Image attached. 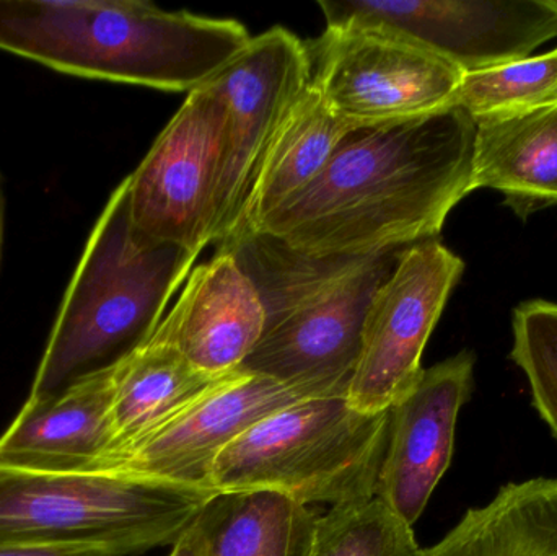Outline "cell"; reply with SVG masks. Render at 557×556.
Returning a JSON list of instances; mask_svg holds the SVG:
<instances>
[{"label":"cell","instance_id":"obj_1","mask_svg":"<svg viewBox=\"0 0 557 556\" xmlns=\"http://www.w3.org/2000/svg\"><path fill=\"white\" fill-rule=\"evenodd\" d=\"M474 133L458 107L350 131L323 173L250 232L317 257L431 240L473 193Z\"/></svg>","mask_w":557,"mask_h":556},{"label":"cell","instance_id":"obj_2","mask_svg":"<svg viewBox=\"0 0 557 556\" xmlns=\"http://www.w3.org/2000/svg\"><path fill=\"white\" fill-rule=\"evenodd\" d=\"M250 41L237 20L140 0H0V51L91 81L189 95Z\"/></svg>","mask_w":557,"mask_h":556},{"label":"cell","instance_id":"obj_3","mask_svg":"<svg viewBox=\"0 0 557 556\" xmlns=\"http://www.w3.org/2000/svg\"><path fill=\"white\" fill-rule=\"evenodd\" d=\"M219 248L231 251L253 281L267 319L240 371L347 395L367 310L405 248L317 257L263 232L232 235Z\"/></svg>","mask_w":557,"mask_h":556},{"label":"cell","instance_id":"obj_4","mask_svg":"<svg viewBox=\"0 0 557 556\" xmlns=\"http://www.w3.org/2000/svg\"><path fill=\"white\" fill-rule=\"evenodd\" d=\"M198 257L134 228L124 178L69 281L28 398L55 397L143 348Z\"/></svg>","mask_w":557,"mask_h":556},{"label":"cell","instance_id":"obj_5","mask_svg":"<svg viewBox=\"0 0 557 556\" xmlns=\"http://www.w3.org/2000/svg\"><path fill=\"white\" fill-rule=\"evenodd\" d=\"M389 411L356 410L347 395L307 398L242 434L215 459V493L273 492L300 505L376 495Z\"/></svg>","mask_w":557,"mask_h":556},{"label":"cell","instance_id":"obj_6","mask_svg":"<svg viewBox=\"0 0 557 556\" xmlns=\"http://www.w3.org/2000/svg\"><path fill=\"white\" fill-rule=\"evenodd\" d=\"M215 495L114 473L0 466V544H91L140 555L175 545Z\"/></svg>","mask_w":557,"mask_h":556},{"label":"cell","instance_id":"obj_7","mask_svg":"<svg viewBox=\"0 0 557 556\" xmlns=\"http://www.w3.org/2000/svg\"><path fill=\"white\" fill-rule=\"evenodd\" d=\"M311 82L350 129L414 120L451 107L463 72L380 25L326 26L307 42Z\"/></svg>","mask_w":557,"mask_h":556},{"label":"cell","instance_id":"obj_8","mask_svg":"<svg viewBox=\"0 0 557 556\" xmlns=\"http://www.w3.org/2000/svg\"><path fill=\"white\" fill-rule=\"evenodd\" d=\"M225 147L227 104L209 81L188 95L127 176L134 228L196 255L214 244Z\"/></svg>","mask_w":557,"mask_h":556},{"label":"cell","instance_id":"obj_9","mask_svg":"<svg viewBox=\"0 0 557 556\" xmlns=\"http://www.w3.org/2000/svg\"><path fill=\"white\" fill-rule=\"evenodd\" d=\"M465 263L437 238L406 247L367 310L362 349L347 400L356 410L389 411L421 379L425 345Z\"/></svg>","mask_w":557,"mask_h":556},{"label":"cell","instance_id":"obj_10","mask_svg":"<svg viewBox=\"0 0 557 556\" xmlns=\"http://www.w3.org/2000/svg\"><path fill=\"white\" fill-rule=\"evenodd\" d=\"M324 395L331 394L238 369L169 420L101 457L88 473H114L212 492V467L225 447L282 408Z\"/></svg>","mask_w":557,"mask_h":556},{"label":"cell","instance_id":"obj_11","mask_svg":"<svg viewBox=\"0 0 557 556\" xmlns=\"http://www.w3.org/2000/svg\"><path fill=\"white\" fill-rule=\"evenodd\" d=\"M326 26H385L463 74L529 58L557 36V0H320Z\"/></svg>","mask_w":557,"mask_h":556},{"label":"cell","instance_id":"obj_12","mask_svg":"<svg viewBox=\"0 0 557 556\" xmlns=\"http://www.w3.org/2000/svg\"><path fill=\"white\" fill-rule=\"evenodd\" d=\"M212 81L227 104V147L214 235V244H222L237 228L268 147L310 84L307 42L281 26L271 28L251 38Z\"/></svg>","mask_w":557,"mask_h":556},{"label":"cell","instance_id":"obj_13","mask_svg":"<svg viewBox=\"0 0 557 556\" xmlns=\"http://www.w3.org/2000/svg\"><path fill=\"white\" fill-rule=\"evenodd\" d=\"M474 362L465 349L424 369L418 384L389 408L376 496L411 528L450 467L458 415L473 392Z\"/></svg>","mask_w":557,"mask_h":556},{"label":"cell","instance_id":"obj_14","mask_svg":"<svg viewBox=\"0 0 557 556\" xmlns=\"http://www.w3.org/2000/svg\"><path fill=\"white\" fill-rule=\"evenodd\" d=\"M260 293L237 258L218 255L195 268L172 312L149 342L169 346L212 378L238 371L264 332Z\"/></svg>","mask_w":557,"mask_h":556},{"label":"cell","instance_id":"obj_15","mask_svg":"<svg viewBox=\"0 0 557 556\" xmlns=\"http://www.w3.org/2000/svg\"><path fill=\"white\" fill-rule=\"evenodd\" d=\"M117 366L55 397L28 398L0 436V466L39 473H88L110 449Z\"/></svg>","mask_w":557,"mask_h":556},{"label":"cell","instance_id":"obj_16","mask_svg":"<svg viewBox=\"0 0 557 556\" xmlns=\"http://www.w3.org/2000/svg\"><path fill=\"white\" fill-rule=\"evenodd\" d=\"M474 124L473 191L497 189L520 219L557 205V103Z\"/></svg>","mask_w":557,"mask_h":556},{"label":"cell","instance_id":"obj_17","mask_svg":"<svg viewBox=\"0 0 557 556\" xmlns=\"http://www.w3.org/2000/svg\"><path fill=\"white\" fill-rule=\"evenodd\" d=\"M350 131L334 116L310 81L268 147L231 237L253 231L271 212L307 189L326 169Z\"/></svg>","mask_w":557,"mask_h":556},{"label":"cell","instance_id":"obj_18","mask_svg":"<svg viewBox=\"0 0 557 556\" xmlns=\"http://www.w3.org/2000/svg\"><path fill=\"white\" fill-rule=\"evenodd\" d=\"M416 556H557V479L503 486Z\"/></svg>","mask_w":557,"mask_h":556},{"label":"cell","instance_id":"obj_19","mask_svg":"<svg viewBox=\"0 0 557 556\" xmlns=\"http://www.w3.org/2000/svg\"><path fill=\"white\" fill-rule=\"evenodd\" d=\"M317 516L273 492L218 493L196 519L206 556H310Z\"/></svg>","mask_w":557,"mask_h":556},{"label":"cell","instance_id":"obj_20","mask_svg":"<svg viewBox=\"0 0 557 556\" xmlns=\"http://www.w3.org/2000/svg\"><path fill=\"white\" fill-rule=\"evenodd\" d=\"M222 378L198 371L169 346L147 342L117 366L111 444L103 456L169 420Z\"/></svg>","mask_w":557,"mask_h":556},{"label":"cell","instance_id":"obj_21","mask_svg":"<svg viewBox=\"0 0 557 556\" xmlns=\"http://www.w3.org/2000/svg\"><path fill=\"white\" fill-rule=\"evenodd\" d=\"M557 103V48L539 55L467 72L451 107L474 123Z\"/></svg>","mask_w":557,"mask_h":556},{"label":"cell","instance_id":"obj_22","mask_svg":"<svg viewBox=\"0 0 557 556\" xmlns=\"http://www.w3.org/2000/svg\"><path fill=\"white\" fill-rule=\"evenodd\" d=\"M414 531L379 496L331 506L317 518L310 556H416Z\"/></svg>","mask_w":557,"mask_h":556},{"label":"cell","instance_id":"obj_23","mask_svg":"<svg viewBox=\"0 0 557 556\" xmlns=\"http://www.w3.org/2000/svg\"><path fill=\"white\" fill-rule=\"evenodd\" d=\"M510 359L529 381L533 407L557 441V304L530 300L512 316Z\"/></svg>","mask_w":557,"mask_h":556},{"label":"cell","instance_id":"obj_24","mask_svg":"<svg viewBox=\"0 0 557 556\" xmlns=\"http://www.w3.org/2000/svg\"><path fill=\"white\" fill-rule=\"evenodd\" d=\"M0 556H117L91 544H0Z\"/></svg>","mask_w":557,"mask_h":556},{"label":"cell","instance_id":"obj_25","mask_svg":"<svg viewBox=\"0 0 557 556\" xmlns=\"http://www.w3.org/2000/svg\"><path fill=\"white\" fill-rule=\"evenodd\" d=\"M170 556H206L205 541L196 521L186 529L185 534L173 545Z\"/></svg>","mask_w":557,"mask_h":556},{"label":"cell","instance_id":"obj_26","mask_svg":"<svg viewBox=\"0 0 557 556\" xmlns=\"http://www.w3.org/2000/svg\"><path fill=\"white\" fill-rule=\"evenodd\" d=\"M2 247H3V196L0 188V264H2Z\"/></svg>","mask_w":557,"mask_h":556}]
</instances>
